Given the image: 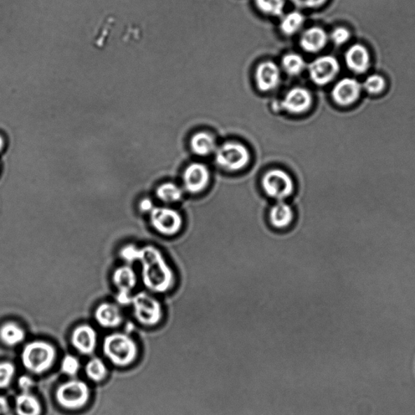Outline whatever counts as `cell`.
I'll return each instance as SVG.
<instances>
[{"label": "cell", "instance_id": "cell-34", "mask_svg": "<svg viewBox=\"0 0 415 415\" xmlns=\"http://www.w3.org/2000/svg\"><path fill=\"white\" fill-rule=\"evenodd\" d=\"M18 386L22 392L28 393L34 388V381L29 376H22L19 378Z\"/></svg>", "mask_w": 415, "mask_h": 415}, {"label": "cell", "instance_id": "cell-21", "mask_svg": "<svg viewBox=\"0 0 415 415\" xmlns=\"http://www.w3.org/2000/svg\"><path fill=\"white\" fill-rule=\"evenodd\" d=\"M293 209L284 202H279L270 209V223L276 228L283 229L288 227L293 221Z\"/></svg>", "mask_w": 415, "mask_h": 415}, {"label": "cell", "instance_id": "cell-1", "mask_svg": "<svg viewBox=\"0 0 415 415\" xmlns=\"http://www.w3.org/2000/svg\"><path fill=\"white\" fill-rule=\"evenodd\" d=\"M141 280L152 293L164 295L176 288L178 276L160 250L152 246L141 249Z\"/></svg>", "mask_w": 415, "mask_h": 415}, {"label": "cell", "instance_id": "cell-36", "mask_svg": "<svg viewBox=\"0 0 415 415\" xmlns=\"http://www.w3.org/2000/svg\"><path fill=\"white\" fill-rule=\"evenodd\" d=\"M10 406L6 398L0 396V415H8Z\"/></svg>", "mask_w": 415, "mask_h": 415}, {"label": "cell", "instance_id": "cell-18", "mask_svg": "<svg viewBox=\"0 0 415 415\" xmlns=\"http://www.w3.org/2000/svg\"><path fill=\"white\" fill-rule=\"evenodd\" d=\"M348 69L358 74L365 73L370 64V56L365 47L360 44L353 45L345 55Z\"/></svg>", "mask_w": 415, "mask_h": 415}, {"label": "cell", "instance_id": "cell-24", "mask_svg": "<svg viewBox=\"0 0 415 415\" xmlns=\"http://www.w3.org/2000/svg\"><path fill=\"white\" fill-rule=\"evenodd\" d=\"M281 69L290 76H298L304 73L307 64L303 56L296 52L286 53L281 60Z\"/></svg>", "mask_w": 415, "mask_h": 415}, {"label": "cell", "instance_id": "cell-32", "mask_svg": "<svg viewBox=\"0 0 415 415\" xmlns=\"http://www.w3.org/2000/svg\"><path fill=\"white\" fill-rule=\"evenodd\" d=\"M351 37L349 30L344 27H337L330 34L332 42L337 45L345 44Z\"/></svg>", "mask_w": 415, "mask_h": 415}, {"label": "cell", "instance_id": "cell-19", "mask_svg": "<svg viewBox=\"0 0 415 415\" xmlns=\"http://www.w3.org/2000/svg\"><path fill=\"white\" fill-rule=\"evenodd\" d=\"M16 413L17 415H42L43 406L39 399L34 394L24 393L19 394L16 398Z\"/></svg>", "mask_w": 415, "mask_h": 415}, {"label": "cell", "instance_id": "cell-17", "mask_svg": "<svg viewBox=\"0 0 415 415\" xmlns=\"http://www.w3.org/2000/svg\"><path fill=\"white\" fill-rule=\"evenodd\" d=\"M97 324L105 329H114L122 324V315L120 307L111 303H102L94 311Z\"/></svg>", "mask_w": 415, "mask_h": 415}, {"label": "cell", "instance_id": "cell-16", "mask_svg": "<svg viewBox=\"0 0 415 415\" xmlns=\"http://www.w3.org/2000/svg\"><path fill=\"white\" fill-rule=\"evenodd\" d=\"M329 35L320 27H312L302 32L299 43L307 53L316 54L325 48Z\"/></svg>", "mask_w": 415, "mask_h": 415}, {"label": "cell", "instance_id": "cell-11", "mask_svg": "<svg viewBox=\"0 0 415 415\" xmlns=\"http://www.w3.org/2000/svg\"><path fill=\"white\" fill-rule=\"evenodd\" d=\"M281 80V69L273 60H265L256 66L255 81L258 89L268 93L278 88Z\"/></svg>", "mask_w": 415, "mask_h": 415}, {"label": "cell", "instance_id": "cell-26", "mask_svg": "<svg viewBox=\"0 0 415 415\" xmlns=\"http://www.w3.org/2000/svg\"><path fill=\"white\" fill-rule=\"evenodd\" d=\"M258 11L269 17H281L284 14L285 0H253Z\"/></svg>", "mask_w": 415, "mask_h": 415}, {"label": "cell", "instance_id": "cell-37", "mask_svg": "<svg viewBox=\"0 0 415 415\" xmlns=\"http://www.w3.org/2000/svg\"><path fill=\"white\" fill-rule=\"evenodd\" d=\"M3 146H4V140H3V138L1 136H0V152L2 151Z\"/></svg>", "mask_w": 415, "mask_h": 415}, {"label": "cell", "instance_id": "cell-10", "mask_svg": "<svg viewBox=\"0 0 415 415\" xmlns=\"http://www.w3.org/2000/svg\"><path fill=\"white\" fill-rule=\"evenodd\" d=\"M112 281L118 290V303L121 305L131 304L132 291L137 284V276L134 269L129 265L120 266L113 273Z\"/></svg>", "mask_w": 415, "mask_h": 415}, {"label": "cell", "instance_id": "cell-28", "mask_svg": "<svg viewBox=\"0 0 415 415\" xmlns=\"http://www.w3.org/2000/svg\"><path fill=\"white\" fill-rule=\"evenodd\" d=\"M16 375V367L10 362L0 363V388H7Z\"/></svg>", "mask_w": 415, "mask_h": 415}, {"label": "cell", "instance_id": "cell-23", "mask_svg": "<svg viewBox=\"0 0 415 415\" xmlns=\"http://www.w3.org/2000/svg\"><path fill=\"white\" fill-rule=\"evenodd\" d=\"M27 332L17 323L7 322L0 328V340L8 346H16L22 343Z\"/></svg>", "mask_w": 415, "mask_h": 415}, {"label": "cell", "instance_id": "cell-15", "mask_svg": "<svg viewBox=\"0 0 415 415\" xmlns=\"http://www.w3.org/2000/svg\"><path fill=\"white\" fill-rule=\"evenodd\" d=\"M361 93V85L355 79L344 78L338 81L332 91L337 104L346 106L356 101Z\"/></svg>", "mask_w": 415, "mask_h": 415}, {"label": "cell", "instance_id": "cell-9", "mask_svg": "<svg viewBox=\"0 0 415 415\" xmlns=\"http://www.w3.org/2000/svg\"><path fill=\"white\" fill-rule=\"evenodd\" d=\"M311 80L316 85L324 86L334 80L340 71L337 59L331 55H322L307 65Z\"/></svg>", "mask_w": 415, "mask_h": 415}, {"label": "cell", "instance_id": "cell-5", "mask_svg": "<svg viewBox=\"0 0 415 415\" xmlns=\"http://www.w3.org/2000/svg\"><path fill=\"white\" fill-rule=\"evenodd\" d=\"M90 389L85 381L73 379L61 384L55 391V400L68 411H78L89 402Z\"/></svg>", "mask_w": 415, "mask_h": 415}, {"label": "cell", "instance_id": "cell-4", "mask_svg": "<svg viewBox=\"0 0 415 415\" xmlns=\"http://www.w3.org/2000/svg\"><path fill=\"white\" fill-rule=\"evenodd\" d=\"M131 304L135 318L143 326L155 327L163 320L164 309L161 302L147 292L142 291L132 296Z\"/></svg>", "mask_w": 415, "mask_h": 415}, {"label": "cell", "instance_id": "cell-27", "mask_svg": "<svg viewBox=\"0 0 415 415\" xmlns=\"http://www.w3.org/2000/svg\"><path fill=\"white\" fill-rule=\"evenodd\" d=\"M156 194L161 202L167 204L178 202L183 197L182 189L173 183L161 184L157 188Z\"/></svg>", "mask_w": 415, "mask_h": 415}, {"label": "cell", "instance_id": "cell-29", "mask_svg": "<svg viewBox=\"0 0 415 415\" xmlns=\"http://www.w3.org/2000/svg\"><path fill=\"white\" fill-rule=\"evenodd\" d=\"M61 372L69 377H76L78 375L80 369V363L78 358L66 355L64 357L62 362H61Z\"/></svg>", "mask_w": 415, "mask_h": 415}, {"label": "cell", "instance_id": "cell-8", "mask_svg": "<svg viewBox=\"0 0 415 415\" xmlns=\"http://www.w3.org/2000/svg\"><path fill=\"white\" fill-rule=\"evenodd\" d=\"M152 227L158 233L165 237H173L179 232L183 225L181 215L176 210L168 207H155L150 213Z\"/></svg>", "mask_w": 415, "mask_h": 415}, {"label": "cell", "instance_id": "cell-25", "mask_svg": "<svg viewBox=\"0 0 415 415\" xmlns=\"http://www.w3.org/2000/svg\"><path fill=\"white\" fill-rule=\"evenodd\" d=\"M85 372L87 377L96 383L104 381L108 375V368H107L105 362L99 358H91L85 365Z\"/></svg>", "mask_w": 415, "mask_h": 415}, {"label": "cell", "instance_id": "cell-20", "mask_svg": "<svg viewBox=\"0 0 415 415\" xmlns=\"http://www.w3.org/2000/svg\"><path fill=\"white\" fill-rule=\"evenodd\" d=\"M281 17L279 29L286 37L298 34L305 23L304 15L298 10L283 15Z\"/></svg>", "mask_w": 415, "mask_h": 415}, {"label": "cell", "instance_id": "cell-14", "mask_svg": "<svg viewBox=\"0 0 415 415\" xmlns=\"http://www.w3.org/2000/svg\"><path fill=\"white\" fill-rule=\"evenodd\" d=\"M71 343L81 355L90 356L94 352L97 344V332L91 325H78L71 332Z\"/></svg>", "mask_w": 415, "mask_h": 415}, {"label": "cell", "instance_id": "cell-31", "mask_svg": "<svg viewBox=\"0 0 415 415\" xmlns=\"http://www.w3.org/2000/svg\"><path fill=\"white\" fill-rule=\"evenodd\" d=\"M120 256L127 265H130L132 263L136 262V261H139L141 249L136 248L134 245L125 246L120 251Z\"/></svg>", "mask_w": 415, "mask_h": 415}, {"label": "cell", "instance_id": "cell-12", "mask_svg": "<svg viewBox=\"0 0 415 415\" xmlns=\"http://www.w3.org/2000/svg\"><path fill=\"white\" fill-rule=\"evenodd\" d=\"M183 185L188 192L197 194L204 190L210 181V172L203 163L188 166L183 175Z\"/></svg>", "mask_w": 415, "mask_h": 415}, {"label": "cell", "instance_id": "cell-30", "mask_svg": "<svg viewBox=\"0 0 415 415\" xmlns=\"http://www.w3.org/2000/svg\"><path fill=\"white\" fill-rule=\"evenodd\" d=\"M363 87L368 93L377 94L384 90V87H386V80L381 76L372 75L367 78Z\"/></svg>", "mask_w": 415, "mask_h": 415}, {"label": "cell", "instance_id": "cell-22", "mask_svg": "<svg viewBox=\"0 0 415 415\" xmlns=\"http://www.w3.org/2000/svg\"><path fill=\"white\" fill-rule=\"evenodd\" d=\"M191 148L194 153L199 156H207L217 150L215 138L209 132H199L194 134L191 139Z\"/></svg>", "mask_w": 415, "mask_h": 415}, {"label": "cell", "instance_id": "cell-35", "mask_svg": "<svg viewBox=\"0 0 415 415\" xmlns=\"http://www.w3.org/2000/svg\"><path fill=\"white\" fill-rule=\"evenodd\" d=\"M139 208L143 213H151L152 210L155 207L153 206V203L150 199L145 198L141 199L139 204Z\"/></svg>", "mask_w": 415, "mask_h": 415}, {"label": "cell", "instance_id": "cell-3", "mask_svg": "<svg viewBox=\"0 0 415 415\" xmlns=\"http://www.w3.org/2000/svg\"><path fill=\"white\" fill-rule=\"evenodd\" d=\"M57 357V351L50 343L42 341H32L25 345L22 353L24 367L35 375H41L50 370Z\"/></svg>", "mask_w": 415, "mask_h": 415}, {"label": "cell", "instance_id": "cell-6", "mask_svg": "<svg viewBox=\"0 0 415 415\" xmlns=\"http://www.w3.org/2000/svg\"><path fill=\"white\" fill-rule=\"evenodd\" d=\"M251 160L248 148L237 142H227L215 151L218 166L227 171H239L248 165Z\"/></svg>", "mask_w": 415, "mask_h": 415}, {"label": "cell", "instance_id": "cell-13", "mask_svg": "<svg viewBox=\"0 0 415 415\" xmlns=\"http://www.w3.org/2000/svg\"><path fill=\"white\" fill-rule=\"evenodd\" d=\"M312 97L309 90L297 86L290 89L284 96L281 107L290 114H303L310 109Z\"/></svg>", "mask_w": 415, "mask_h": 415}, {"label": "cell", "instance_id": "cell-7", "mask_svg": "<svg viewBox=\"0 0 415 415\" xmlns=\"http://www.w3.org/2000/svg\"><path fill=\"white\" fill-rule=\"evenodd\" d=\"M262 188L269 197L283 202L294 192L295 183L288 172L274 169L265 174Z\"/></svg>", "mask_w": 415, "mask_h": 415}, {"label": "cell", "instance_id": "cell-33", "mask_svg": "<svg viewBox=\"0 0 415 415\" xmlns=\"http://www.w3.org/2000/svg\"><path fill=\"white\" fill-rule=\"evenodd\" d=\"M290 2L300 9H316L323 6L327 0H290Z\"/></svg>", "mask_w": 415, "mask_h": 415}, {"label": "cell", "instance_id": "cell-2", "mask_svg": "<svg viewBox=\"0 0 415 415\" xmlns=\"http://www.w3.org/2000/svg\"><path fill=\"white\" fill-rule=\"evenodd\" d=\"M102 351L107 360L119 367L130 366L139 355L136 341L124 332L106 336L102 343Z\"/></svg>", "mask_w": 415, "mask_h": 415}]
</instances>
